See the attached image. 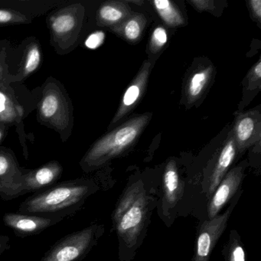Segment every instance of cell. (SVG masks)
<instances>
[{"mask_svg": "<svg viewBox=\"0 0 261 261\" xmlns=\"http://www.w3.org/2000/svg\"><path fill=\"white\" fill-rule=\"evenodd\" d=\"M214 70L213 65H207L198 68L189 76L185 87L187 105H192L202 97L212 82Z\"/></svg>", "mask_w": 261, "mask_h": 261, "instance_id": "18", "label": "cell"}, {"mask_svg": "<svg viewBox=\"0 0 261 261\" xmlns=\"http://www.w3.org/2000/svg\"><path fill=\"white\" fill-rule=\"evenodd\" d=\"M103 232L101 226L91 225L73 232L55 243L41 261H82Z\"/></svg>", "mask_w": 261, "mask_h": 261, "instance_id": "7", "label": "cell"}, {"mask_svg": "<svg viewBox=\"0 0 261 261\" xmlns=\"http://www.w3.org/2000/svg\"><path fill=\"white\" fill-rule=\"evenodd\" d=\"M63 220L57 217L41 216L8 212L3 218L4 225L10 227L18 238H27L39 234L51 226L59 224Z\"/></svg>", "mask_w": 261, "mask_h": 261, "instance_id": "10", "label": "cell"}, {"mask_svg": "<svg viewBox=\"0 0 261 261\" xmlns=\"http://www.w3.org/2000/svg\"><path fill=\"white\" fill-rule=\"evenodd\" d=\"M9 129H10V128L8 126L0 122V146L4 143L6 137L8 135Z\"/></svg>", "mask_w": 261, "mask_h": 261, "instance_id": "31", "label": "cell"}, {"mask_svg": "<svg viewBox=\"0 0 261 261\" xmlns=\"http://www.w3.org/2000/svg\"><path fill=\"white\" fill-rule=\"evenodd\" d=\"M151 63L148 60L145 61L140 71L134 77L130 85L128 86L120 100V106L114 118L111 120L109 129L114 127L122 119L129 114L136 106L138 105L140 99L143 97L147 87L150 72Z\"/></svg>", "mask_w": 261, "mask_h": 261, "instance_id": "13", "label": "cell"}, {"mask_svg": "<svg viewBox=\"0 0 261 261\" xmlns=\"http://www.w3.org/2000/svg\"><path fill=\"white\" fill-rule=\"evenodd\" d=\"M163 201L166 208L174 207L181 195V183L176 163L171 160L166 164L163 173Z\"/></svg>", "mask_w": 261, "mask_h": 261, "instance_id": "19", "label": "cell"}, {"mask_svg": "<svg viewBox=\"0 0 261 261\" xmlns=\"http://www.w3.org/2000/svg\"><path fill=\"white\" fill-rule=\"evenodd\" d=\"M152 118L144 114L129 119L97 140L81 160L82 171L87 173L103 167L108 162L132 147Z\"/></svg>", "mask_w": 261, "mask_h": 261, "instance_id": "3", "label": "cell"}, {"mask_svg": "<svg viewBox=\"0 0 261 261\" xmlns=\"http://www.w3.org/2000/svg\"><path fill=\"white\" fill-rule=\"evenodd\" d=\"M189 3L199 12H212L215 9V2L211 0H190Z\"/></svg>", "mask_w": 261, "mask_h": 261, "instance_id": "29", "label": "cell"}, {"mask_svg": "<svg viewBox=\"0 0 261 261\" xmlns=\"http://www.w3.org/2000/svg\"><path fill=\"white\" fill-rule=\"evenodd\" d=\"M125 2L127 3V4H136V5H143V4H144V2L143 1H142V0H127V1H125Z\"/></svg>", "mask_w": 261, "mask_h": 261, "instance_id": "32", "label": "cell"}, {"mask_svg": "<svg viewBox=\"0 0 261 261\" xmlns=\"http://www.w3.org/2000/svg\"><path fill=\"white\" fill-rule=\"evenodd\" d=\"M132 15L125 1H108L99 6L96 11L95 22L98 27L111 29L124 22Z\"/></svg>", "mask_w": 261, "mask_h": 261, "instance_id": "17", "label": "cell"}, {"mask_svg": "<svg viewBox=\"0 0 261 261\" xmlns=\"http://www.w3.org/2000/svg\"><path fill=\"white\" fill-rule=\"evenodd\" d=\"M226 261H246L245 251L236 235H231L230 238Z\"/></svg>", "mask_w": 261, "mask_h": 261, "instance_id": "26", "label": "cell"}, {"mask_svg": "<svg viewBox=\"0 0 261 261\" xmlns=\"http://www.w3.org/2000/svg\"><path fill=\"white\" fill-rule=\"evenodd\" d=\"M152 4L162 20L169 27H180L185 23L184 17L174 3L169 0H155Z\"/></svg>", "mask_w": 261, "mask_h": 261, "instance_id": "23", "label": "cell"}, {"mask_svg": "<svg viewBox=\"0 0 261 261\" xmlns=\"http://www.w3.org/2000/svg\"><path fill=\"white\" fill-rule=\"evenodd\" d=\"M36 97L37 121L68 141L74 126V106L63 84L53 76L33 89Z\"/></svg>", "mask_w": 261, "mask_h": 261, "instance_id": "2", "label": "cell"}, {"mask_svg": "<svg viewBox=\"0 0 261 261\" xmlns=\"http://www.w3.org/2000/svg\"><path fill=\"white\" fill-rule=\"evenodd\" d=\"M244 167L242 166L233 168L227 172L225 176L221 180L207 206V215L209 219L216 217L227 201L232 198L239 189L243 177Z\"/></svg>", "mask_w": 261, "mask_h": 261, "instance_id": "15", "label": "cell"}, {"mask_svg": "<svg viewBox=\"0 0 261 261\" xmlns=\"http://www.w3.org/2000/svg\"><path fill=\"white\" fill-rule=\"evenodd\" d=\"M34 20L30 15L10 6L7 0H0V27L30 25Z\"/></svg>", "mask_w": 261, "mask_h": 261, "instance_id": "21", "label": "cell"}, {"mask_svg": "<svg viewBox=\"0 0 261 261\" xmlns=\"http://www.w3.org/2000/svg\"><path fill=\"white\" fill-rule=\"evenodd\" d=\"M42 62V46L35 36H29L17 46H12L9 53L8 65L15 83L23 84L40 69Z\"/></svg>", "mask_w": 261, "mask_h": 261, "instance_id": "8", "label": "cell"}, {"mask_svg": "<svg viewBox=\"0 0 261 261\" xmlns=\"http://www.w3.org/2000/svg\"><path fill=\"white\" fill-rule=\"evenodd\" d=\"M238 152H244L256 143L261 136V115L259 111L251 110L236 117L230 131Z\"/></svg>", "mask_w": 261, "mask_h": 261, "instance_id": "12", "label": "cell"}, {"mask_svg": "<svg viewBox=\"0 0 261 261\" xmlns=\"http://www.w3.org/2000/svg\"><path fill=\"white\" fill-rule=\"evenodd\" d=\"M146 19L143 15H132L126 20L111 30L131 43H136L140 40L146 27Z\"/></svg>", "mask_w": 261, "mask_h": 261, "instance_id": "20", "label": "cell"}, {"mask_svg": "<svg viewBox=\"0 0 261 261\" xmlns=\"http://www.w3.org/2000/svg\"><path fill=\"white\" fill-rule=\"evenodd\" d=\"M10 248V238L7 235H0V256Z\"/></svg>", "mask_w": 261, "mask_h": 261, "instance_id": "30", "label": "cell"}, {"mask_svg": "<svg viewBox=\"0 0 261 261\" xmlns=\"http://www.w3.org/2000/svg\"><path fill=\"white\" fill-rule=\"evenodd\" d=\"M168 42V34L166 29L158 27L154 29L149 42V50L152 54H156L163 49Z\"/></svg>", "mask_w": 261, "mask_h": 261, "instance_id": "25", "label": "cell"}, {"mask_svg": "<svg viewBox=\"0 0 261 261\" xmlns=\"http://www.w3.org/2000/svg\"><path fill=\"white\" fill-rule=\"evenodd\" d=\"M12 43L8 39H0V89L11 94L14 91L13 76L10 74L8 56Z\"/></svg>", "mask_w": 261, "mask_h": 261, "instance_id": "22", "label": "cell"}, {"mask_svg": "<svg viewBox=\"0 0 261 261\" xmlns=\"http://www.w3.org/2000/svg\"><path fill=\"white\" fill-rule=\"evenodd\" d=\"M148 201L141 182H136L123 194L113 215L120 241L132 247L138 241L148 214Z\"/></svg>", "mask_w": 261, "mask_h": 261, "instance_id": "5", "label": "cell"}, {"mask_svg": "<svg viewBox=\"0 0 261 261\" xmlns=\"http://www.w3.org/2000/svg\"><path fill=\"white\" fill-rule=\"evenodd\" d=\"M97 186L88 178L60 181L33 194L19 205V213L65 218L72 216L95 192Z\"/></svg>", "mask_w": 261, "mask_h": 261, "instance_id": "1", "label": "cell"}, {"mask_svg": "<svg viewBox=\"0 0 261 261\" xmlns=\"http://www.w3.org/2000/svg\"><path fill=\"white\" fill-rule=\"evenodd\" d=\"M234 204H231L222 215L204 221L197 240L196 250L193 261H208L211 253L220 237L227 227L229 217Z\"/></svg>", "mask_w": 261, "mask_h": 261, "instance_id": "11", "label": "cell"}, {"mask_svg": "<svg viewBox=\"0 0 261 261\" xmlns=\"http://www.w3.org/2000/svg\"><path fill=\"white\" fill-rule=\"evenodd\" d=\"M87 21V7L81 0H66L45 19L50 45L56 54L67 56L79 46Z\"/></svg>", "mask_w": 261, "mask_h": 261, "instance_id": "4", "label": "cell"}, {"mask_svg": "<svg viewBox=\"0 0 261 261\" xmlns=\"http://www.w3.org/2000/svg\"><path fill=\"white\" fill-rule=\"evenodd\" d=\"M28 169L22 167L10 148L0 146V198L11 201L25 195L24 176Z\"/></svg>", "mask_w": 261, "mask_h": 261, "instance_id": "9", "label": "cell"}, {"mask_svg": "<svg viewBox=\"0 0 261 261\" xmlns=\"http://www.w3.org/2000/svg\"><path fill=\"white\" fill-rule=\"evenodd\" d=\"M105 39V33L101 31L95 32L88 36V39L85 41V45L90 49H96L103 45Z\"/></svg>", "mask_w": 261, "mask_h": 261, "instance_id": "27", "label": "cell"}, {"mask_svg": "<svg viewBox=\"0 0 261 261\" xmlns=\"http://www.w3.org/2000/svg\"><path fill=\"white\" fill-rule=\"evenodd\" d=\"M244 92L250 94L254 91H259L261 88V61L260 59L252 67L246 77Z\"/></svg>", "mask_w": 261, "mask_h": 261, "instance_id": "24", "label": "cell"}, {"mask_svg": "<svg viewBox=\"0 0 261 261\" xmlns=\"http://www.w3.org/2000/svg\"><path fill=\"white\" fill-rule=\"evenodd\" d=\"M236 144L231 132L229 134L225 142L222 145L216 155L212 173L209 178L208 195H212L221 182L229 168L231 166L236 156Z\"/></svg>", "mask_w": 261, "mask_h": 261, "instance_id": "16", "label": "cell"}, {"mask_svg": "<svg viewBox=\"0 0 261 261\" xmlns=\"http://www.w3.org/2000/svg\"><path fill=\"white\" fill-rule=\"evenodd\" d=\"M251 17L258 25L261 24V1L260 0H250L248 2Z\"/></svg>", "mask_w": 261, "mask_h": 261, "instance_id": "28", "label": "cell"}, {"mask_svg": "<svg viewBox=\"0 0 261 261\" xmlns=\"http://www.w3.org/2000/svg\"><path fill=\"white\" fill-rule=\"evenodd\" d=\"M14 91L9 94L0 89V122L14 127L25 160L29 159L28 141L34 142V135L25 130L24 120L36 109V97L23 84L14 83Z\"/></svg>", "mask_w": 261, "mask_h": 261, "instance_id": "6", "label": "cell"}, {"mask_svg": "<svg viewBox=\"0 0 261 261\" xmlns=\"http://www.w3.org/2000/svg\"><path fill=\"white\" fill-rule=\"evenodd\" d=\"M64 168L58 160H51L37 169H28L24 176L25 193H37L59 182Z\"/></svg>", "mask_w": 261, "mask_h": 261, "instance_id": "14", "label": "cell"}]
</instances>
